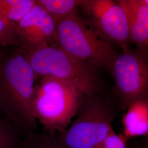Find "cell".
<instances>
[{
	"label": "cell",
	"instance_id": "1",
	"mask_svg": "<svg viewBox=\"0 0 148 148\" xmlns=\"http://www.w3.org/2000/svg\"><path fill=\"white\" fill-rule=\"evenodd\" d=\"M35 82L24 49L0 51V111L22 137L38 131L31 106Z\"/></svg>",
	"mask_w": 148,
	"mask_h": 148
},
{
	"label": "cell",
	"instance_id": "2",
	"mask_svg": "<svg viewBox=\"0 0 148 148\" xmlns=\"http://www.w3.org/2000/svg\"><path fill=\"white\" fill-rule=\"evenodd\" d=\"M35 84L32 111L42 131L63 134L76 116L85 95L74 85L52 76H44Z\"/></svg>",
	"mask_w": 148,
	"mask_h": 148
},
{
	"label": "cell",
	"instance_id": "15",
	"mask_svg": "<svg viewBox=\"0 0 148 148\" xmlns=\"http://www.w3.org/2000/svg\"><path fill=\"white\" fill-rule=\"evenodd\" d=\"M0 46L20 47L15 24L0 17Z\"/></svg>",
	"mask_w": 148,
	"mask_h": 148
},
{
	"label": "cell",
	"instance_id": "14",
	"mask_svg": "<svg viewBox=\"0 0 148 148\" xmlns=\"http://www.w3.org/2000/svg\"><path fill=\"white\" fill-rule=\"evenodd\" d=\"M21 138L10 122L0 117V148H14Z\"/></svg>",
	"mask_w": 148,
	"mask_h": 148
},
{
	"label": "cell",
	"instance_id": "8",
	"mask_svg": "<svg viewBox=\"0 0 148 148\" xmlns=\"http://www.w3.org/2000/svg\"><path fill=\"white\" fill-rule=\"evenodd\" d=\"M15 25L20 47L25 51L58 47L57 25L36 1L30 11Z\"/></svg>",
	"mask_w": 148,
	"mask_h": 148
},
{
	"label": "cell",
	"instance_id": "3",
	"mask_svg": "<svg viewBox=\"0 0 148 148\" xmlns=\"http://www.w3.org/2000/svg\"><path fill=\"white\" fill-rule=\"evenodd\" d=\"M59 47L79 60L110 70L117 54L103 37L77 11L57 24Z\"/></svg>",
	"mask_w": 148,
	"mask_h": 148
},
{
	"label": "cell",
	"instance_id": "5",
	"mask_svg": "<svg viewBox=\"0 0 148 148\" xmlns=\"http://www.w3.org/2000/svg\"><path fill=\"white\" fill-rule=\"evenodd\" d=\"M116 115L114 106L100 94L85 95L76 119L59 137L69 148H98L114 131Z\"/></svg>",
	"mask_w": 148,
	"mask_h": 148
},
{
	"label": "cell",
	"instance_id": "13",
	"mask_svg": "<svg viewBox=\"0 0 148 148\" xmlns=\"http://www.w3.org/2000/svg\"><path fill=\"white\" fill-rule=\"evenodd\" d=\"M35 3L36 0H0V17L16 24Z\"/></svg>",
	"mask_w": 148,
	"mask_h": 148
},
{
	"label": "cell",
	"instance_id": "9",
	"mask_svg": "<svg viewBox=\"0 0 148 148\" xmlns=\"http://www.w3.org/2000/svg\"><path fill=\"white\" fill-rule=\"evenodd\" d=\"M125 10L129 27L130 42L148 54V6L144 0L119 1Z\"/></svg>",
	"mask_w": 148,
	"mask_h": 148
},
{
	"label": "cell",
	"instance_id": "7",
	"mask_svg": "<svg viewBox=\"0 0 148 148\" xmlns=\"http://www.w3.org/2000/svg\"><path fill=\"white\" fill-rule=\"evenodd\" d=\"M79 8L101 35L122 49L128 47L129 27L125 10L119 1L83 0Z\"/></svg>",
	"mask_w": 148,
	"mask_h": 148
},
{
	"label": "cell",
	"instance_id": "4",
	"mask_svg": "<svg viewBox=\"0 0 148 148\" xmlns=\"http://www.w3.org/2000/svg\"><path fill=\"white\" fill-rule=\"evenodd\" d=\"M25 52L36 82L44 76H52L72 84L84 95L100 94L101 81L95 66L74 58L59 47Z\"/></svg>",
	"mask_w": 148,
	"mask_h": 148
},
{
	"label": "cell",
	"instance_id": "16",
	"mask_svg": "<svg viewBox=\"0 0 148 148\" xmlns=\"http://www.w3.org/2000/svg\"><path fill=\"white\" fill-rule=\"evenodd\" d=\"M127 141L122 133L112 131L98 148H127Z\"/></svg>",
	"mask_w": 148,
	"mask_h": 148
},
{
	"label": "cell",
	"instance_id": "18",
	"mask_svg": "<svg viewBox=\"0 0 148 148\" xmlns=\"http://www.w3.org/2000/svg\"><path fill=\"white\" fill-rule=\"evenodd\" d=\"M144 1L145 3V4L148 6V0H144Z\"/></svg>",
	"mask_w": 148,
	"mask_h": 148
},
{
	"label": "cell",
	"instance_id": "10",
	"mask_svg": "<svg viewBox=\"0 0 148 148\" xmlns=\"http://www.w3.org/2000/svg\"><path fill=\"white\" fill-rule=\"evenodd\" d=\"M125 139L148 137V100L133 103L127 109L122 120Z\"/></svg>",
	"mask_w": 148,
	"mask_h": 148
},
{
	"label": "cell",
	"instance_id": "11",
	"mask_svg": "<svg viewBox=\"0 0 148 148\" xmlns=\"http://www.w3.org/2000/svg\"><path fill=\"white\" fill-rule=\"evenodd\" d=\"M14 148H69L60 139L58 135L38 131L21 138Z\"/></svg>",
	"mask_w": 148,
	"mask_h": 148
},
{
	"label": "cell",
	"instance_id": "12",
	"mask_svg": "<svg viewBox=\"0 0 148 148\" xmlns=\"http://www.w3.org/2000/svg\"><path fill=\"white\" fill-rule=\"evenodd\" d=\"M51 16L57 24L64 18L71 14L82 3L83 0H36Z\"/></svg>",
	"mask_w": 148,
	"mask_h": 148
},
{
	"label": "cell",
	"instance_id": "19",
	"mask_svg": "<svg viewBox=\"0 0 148 148\" xmlns=\"http://www.w3.org/2000/svg\"><path fill=\"white\" fill-rule=\"evenodd\" d=\"M144 138L146 139V140H147V141L148 142V137Z\"/></svg>",
	"mask_w": 148,
	"mask_h": 148
},
{
	"label": "cell",
	"instance_id": "6",
	"mask_svg": "<svg viewBox=\"0 0 148 148\" xmlns=\"http://www.w3.org/2000/svg\"><path fill=\"white\" fill-rule=\"evenodd\" d=\"M111 73L120 105L127 109L133 103L148 100V54L129 47L117 55Z\"/></svg>",
	"mask_w": 148,
	"mask_h": 148
},
{
	"label": "cell",
	"instance_id": "17",
	"mask_svg": "<svg viewBox=\"0 0 148 148\" xmlns=\"http://www.w3.org/2000/svg\"><path fill=\"white\" fill-rule=\"evenodd\" d=\"M127 148H148V142L144 138H136L127 141Z\"/></svg>",
	"mask_w": 148,
	"mask_h": 148
}]
</instances>
